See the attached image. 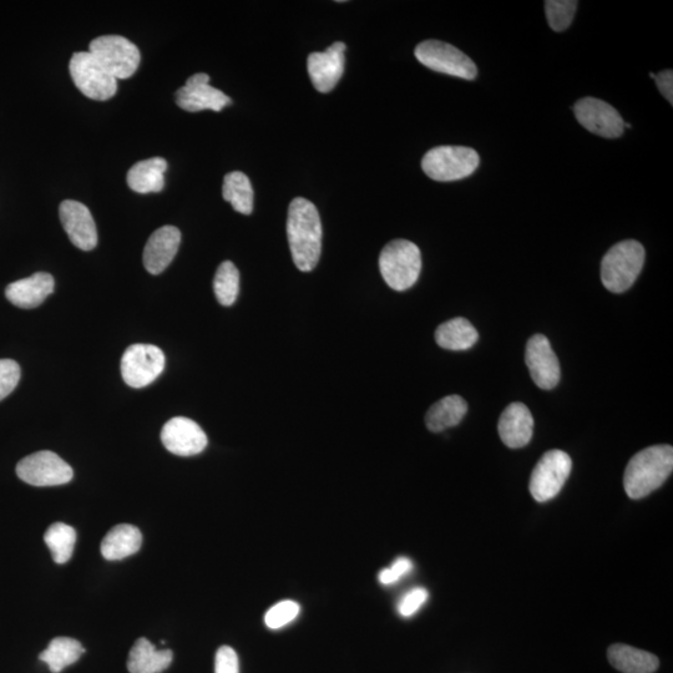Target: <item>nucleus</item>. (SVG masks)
<instances>
[{
    "label": "nucleus",
    "instance_id": "f257e3e1",
    "mask_svg": "<svg viewBox=\"0 0 673 673\" xmlns=\"http://www.w3.org/2000/svg\"><path fill=\"white\" fill-rule=\"evenodd\" d=\"M287 237L298 270L310 272L320 261L322 222L311 201L296 197L288 207Z\"/></svg>",
    "mask_w": 673,
    "mask_h": 673
},
{
    "label": "nucleus",
    "instance_id": "f03ea898",
    "mask_svg": "<svg viewBox=\"0 0 673 673\" xmlns=\"http://www.w3.org/2000/svg\"><path fill=\"white\" fill-rule=\"evenodd\" d=\"M673 470L671 445H654L641 450L627 464L624 477L625 492L629 498L647 497L669 479Z\"/></svg>",
    "mask_w": 673,
    "mask_h": 673
},
{
    "label": "nucleus",
    "instance_id": "7ed1b4c3",
    "mask_svg": "<svg viewBox=\"0 0 673 673\" xmlns=\"http://www.w3.org/2000/svg\"><path fill=\"white\" fill-rule=\"evenodd\" d=\"M644 246L635 240L612 246L601 262V281L606 290L624 293L634 285L644 267Z\"/></svg>",
    "mask_w": 673,
    "mask_h": 673
},
{
    "label": "nucleus",
    "instance_id": "20e7f679",
    "mask_svg": "<svg viewBox=\"0 0 673 673\" xmlns=\"http://www.w3.org/2000/svg\"><path fill=\"white\" fill-rule=\"evenodd\" d=\"M379 270L393 290L406 291L416 285L422 271L421 250L407 240L389 242L379 256Z\"/></svg>",
    "mask_w": 673,
    "mask_h": 673
},
{
    "label": "nucleus",
    "instance_id": "39448f33",
    "mask_svg": "<svg viewBox=\"0 0 673 673\" xmlns=\"http://www.w3.org/2000/svg\"><path fill=\"white\" fill-rule=\"evenodd\" d=\"M479 163V155L474 149L465 146H438L424 155L422 169L432 180L449 182L472 175L478 169Z\"/></svg>",
    "mask_w": 673,
    "mask_h": 673
},
{
    "label": "nucleus",
    "instance_id": "423d86ee",
    "mask_svg": "<svg viewBox=\"0 0 673 673\" xmlns=\"http://www.w3.org/2000/svg\"><path fill=\"white\" fill-rule=\"evenodd\" d=\"M89 53L116 80L133 77L141 60L138 47L120 35H103L94 39Z\"/></svg>",
    "mask_w": 673,
    "mask_h": 673
},
{
    "label": "nucleus",
    "instance_id": "0eeeda50",
    "mask_svg": "<svg viewBox=\"0 0 673 673\" xmlns=\"http://www.w3.org/2000/svg\"><path fill=\"white\" fill-rule=\"evenodd\" d=\"M416 58L424 67L450 77L474 80L478 75L477 65L459 49L439 40H427L416 48Z\"/></svg>",
    "mask_w": 673,
    "mask_h": 673
},
{
    "label": "nucleus",
    "instance_id": "6e6552de",
    "mask_svg": "<svg viewBox=\"0 0 673 673\" xmlns=\"http://www.w3.org/2000/svg\"><path fill=\"white\" fill-rule=\"evenodd\" d=\"M573 468L570 455L554 449L545 453L531 474L529 489L539 503L554 499L563 489Z\"/></svg>",
    "mask_w": 673,
    "mask_h": 673
},
{
    "label": "nucleus",
    "instance_id": "1a4fd4ad",
    "mask_svg": "<svg viewBox=\"0 0 673 673\" xmlns=\"http://www.w3.org/2000/svg\"><path fill=\"white\" fill-rule=\"evenodd\" d=\"M165 354L153 344H133L121 358V376L128 386L148 387L165 369Z\"/></svg>",
    "mask_w": 673,
    "mask_h": 673
},
{
    "label": "nucleus",
    "instance_id": "9d476101",
    "mask_svg": "<svg viewBox=\"0 0 673 673\" xmlns=\"http://www.w3.org/2000/svg\"><path fill=\"white\" fill-rule=\"evenodd\" d=\"M69 70L75 86L89 99L109 100L118 91V80L106 72L89 52L75 53Z\"/></svg>",
    "mask_w": 673,
    "mask_h": 673
},
{
    "label": "nucleus",
    "instance_id": "9b49d317",
    "mask_svg": "<svg viewBox=\"0 0 673 673\" xmlns=\"http://www.w3.org/2000/svg\"><path fill=\"white\" fill-rule=\"evenodd\" d=\"M17 474L23 482L34 487H57L68 484L74 477L72 467L58 454L49 450L28 455L20 460Z\"/></svg>",
    "mask_w": 673,
    "mask_h": 673
},
{
    "label": "nucleus",
    "instance_id": "f8f14e48",
    "mask_svg": "<svg viewBox=\"0 0 673 673\" xmlns=\"http://www.w3.org/2000/svg\"><path fill=\"white\" fill-rule=\"evenodd\" d=\"M576 120L590 133L616 139L624 134L625 121L614 106L596 98H584L574 106Z\"/></svg>",
    "mask_w": 673,
    "mask_h": 673
},
{
    "label": "nucleus",
    "instance_id": "ddd939ff",
    "mask_svg": "<svg viewBox=\"0 0 673 673\" xmlns=\"http://www.w3.org/2000/svg\"><path fill=\"white\" fill-rule=\"evenodd\" d=\"M525 362L536 386L545 391L558 386L561 374L559 359L544 335H535L529 339Z\"/></svg>",
    "mask_w": 673,
    "mask_h": 673
},
{
    "label": "nucleus",
    "instance_id": "4468645a",
    "mask_svg": "<svg viewBox=\"0 0 673 673\" xmlns=\"http://www.w3.org/2000/svg\"><path fill=\"white\" fill-rule=\"evenodd\" d=\"M210 77L205 73L192 75L182 88L177 90L176 103L182 110L199 113L202 110L221 111L232 100L221 90L212 88Z\"/></svg>",
    "mask_w": 673,
    "mask_h": 673
},
{
    "label": "nucleus",
    "instance_id": "2eb2a0df",
    "mask_svg": "<svg viewBox=\"0 0 673 673\" xmlns=\"http://www.w3.org/2000/svg\"><path fill=\"white\" fill-rule=\"evenodd\" d=\"M346 44H332L326 52L311 53L307 59L308 74L317 91L330 93L341 80L346 67Z\"/></svg>",
    "mask_w": 673,
    "mask_h": 673
},
{
    "label": "nucleus",
    "instance_id": "dca6fc26",
    "mask_svg": "<svg viewBox=\"0 0 673 673\" xmlns=\"http://www.w3.org/2000/svg\"><path fill=\"white\" fill-rule=\"evenodd\" d=\"M161 440L170 453L179 457H192L207 447V435L199 424L189 418L170 419L161 430Z\"/></svg>",
    "mask_w": 673,
    "mask_h": 673
},
{
    "label": "nucleus",
    "instance_id": "f3484780",
    "mask_svg": "<svg viewBox=\"0 0 673 673\" xmlns=\"http://www.w3.org/2000/svg\"><path fill=\"white\" fill-rule=\"evenodd\" d=\"M60 220L74 246L83 251L98 245V231L88 207L78 201H63L59 209Z\"/></svg>",
    "mask_w": 673,
    "mask_h": 673
},
{
    "label": "nucleus",
    "instance_id": "a211bd4d",
    "mask_svg": "<svg viewBox=\"0 0 673 673\" xmlns=\"http://www.w3.org/2000/svg\"><path fill=\"white\" fill-rule=\"evenodd\" d=\"M181 232L175 226H164L150 236L144 249V266L151 275H160L169 267L179 251Z\"/></svg>",
    "mask_w": 673,
    "mask_h": 673
},
{
    "label": "nucleus",
    "instance_id": "6ab92c4d",
    "mask_svg": "<svg viewBox=\"0 0 673 673\" xmlns=\"http://www.w3.org/2000/svg\"><path fill=\"white\" fill-rule=\"evenodd\" d=\"M498 432L506 447L524 448L534 433V418L523 403H511L499 419Z\"/></svg>",
    "mask_w": 673,
    "mask_h": 673
},
{
    "label": "nucleus",
    "instance_id": "aec40b11",
    "mask_svg": "<svg viewBox=\"0 0 673 673\" xmlns=\"http://www.w3.org/2000/svg\"><path fill=\"white\" fill-rule=\"evenodd\" d=\"M54 288L53 276L49 273L39 272L24 278V280L10 283L5 290V296L14 306L30 310V308L42 305L52 295Z\"/></svg>",
    "mask_w": 673,
    "mask_h": 673
},
{
    "label": "nucleus",
    "instance_id": "412c9836",
    "mask_svg": "<svg viewBox=\"0 0 673 673\" xmlns=\"http://www.w3.org/2000/svg\"><path fill=\"white\" fill-rule=\"evenodd\" d=\"M143 544V534L136 526L120 524L105 535L101 554L109 561L123 560L138 553Z\"/></svg>",
    "mask_w": 673,
    "mask_h": 673
},
{
    "label": "nucleus",
    "instance_id": "4be33fe9",
    "mask_svg": "<svg viewBox=\"0 0 673 673\" xmlns=\"http://www.w3.org/2000/svg\"><path fill=\"white\" fill-rule=\"evenodd\" d=\"M168 161L163 158H151L135 164L128 172V185L138 194H151L163 191Z\"/></svg>",
    "mask_w": 673,
    "mask_h": 673
},
{
    "label": "nucleus",
    "instance_id": "5701e85b",
    "mask_svg": "<svg viewBox=\"0 0 673 673\" xmlns=\"http://www.w3.org/2000/svg\"><path fill=\"white\" fill-rule=\"evenodd\" d=\"M172 659V651L158 650L148 639L141 637L130 651L128 670L130 673H161L168 669Z\"/></svg>",
    "mask_w": 673,
    "mask_h": 673
},
{
    "label": "nucleus",
    "instance_id": "b1692460",
    "mask_svg": "<svg viewBox=\"0 0 673 673\" xmlns=\"http://www.w3.org/2000/svg\"><path fill=\"white\" fill-rule=\"evenodd\" d=\"M607 656L610 664L622 673H654L660 666L655 655L629 645H612Z\"/></svg>",
    "mask_w": 673,
    "mask_h": 673
},
{
    "label": "nucleus",
    "instance_id": "393cba45",
    "mask_svg": "<svg viewBox=\"0 0 673 673\" xmlns=\"http://www.w3.org/2000/svg\"><path fill=\"white\" fill-rule=\"evenodd\" d=\"M479 333L465 318H453L442 323L435 331V341L449 351H467L478 342Z\"/></svg>",
    "mask_w": 673,
    "mask_h": 673
},
{
    "label": "nucleus",
    "instance_id": "a878e982",
    "mask_svg": "<svg viewBox=\"0 0 673 673\" xmlns=\"http://www.w3.org/2000/svg\"><path fill=\"white\" fill-rule=\"evenodd\" d=\"M467 412V402L454 394V396L444 397L433 404L427 416H425V424H427L430 432L440 433L462 422Z\"/></svg>",
    "mask_w": 673,
    "mask_h": 673
},
{
    "label": "nucleus",
    "instance_id": "bb28decb",
    "mask_svg": "<svg viewBox=\"0 0 673 673\" xmlns=\"http://www.w3.org/2000/svg\"><path fill=\"white\" fill-rule=\"evenodd\" d=\"M84 652L85 649L79 641L70 637H55L48 649L39 655V660L45 662L53 673H60L79 661Z\"/></svg>",
    "mask_w": 673,
    "mask_h": 673
},
{
    "label": "nucleus",
    "instance_id": "cd10ccee",
    "mask_svg": "<svg viewBox=\"0 0 673 673\" xmlns=\"http://www.w3.org/2000/svg\"><path fill=\"white\" fill-rule=\"evenodd\" d=\"M222 196L230 202L235 211L242 215L252 214L253 189L249 177L244 172L234 171L225 176Z\"/></svg>",
    "mask_w": 673,
    "mask_h": 673
},
{
    "label": "nucleus",
    "instance_id": "c85d7f7f",
    "mask_svg": "<svg viewBox=\"0 0 673 673\" xmlns=\"http://www.w3.org/2000/svg\"><path fill=\"white\" fill-rule=\"evenodd\" d=\"M44 541L55 563L63 565L72 559L77 544V531L70 525L55 523L45 531Z\"/></svg>",
    "mask_w": 673,
    "mask_h": 673
},
{
    "label": "nucleus",
    "instance_id": "c756f323",
    "mask_svg": "<svg viewBox=\"0 0 673 673\" xmlns=\"http://www.w3.org/2000/svg\"><path fill=\"white\" fill-rule=\"evenodd\" d=\"M214 291L222 306L229 307L236 302L240 291V272L231 261L222 262L217 268Z\"/></svg>",
    "mask_w": 673,
    "mask_h": 673
},
{
    "label": "nucleus",
    "instance_id": "7c9ffc66",
    "mask_svg": "<svg viewBox=\"0 0 673 673\" xmlns=\"http://www.w3.org/2000/svg\"><path fill=\"white\" fill-rule=\"evenodd\" d=\"M579 3L576 0H548L545 2L546 18L555 32H564L573 23Z\"/></svg>",
    "mask_w": 673,
    "mask_h": 673
},
{
    "label": "nucleus",
    "instance_id": "2f4dec72",
    "mask_svg": "<svg viewBox=\"0 0 673 673\" xmlns=\"http://www.w3.org/2000/svg\"><path fill=\"white\" fill-rule=\"evenodd\" d=\"M301 606L295 601H281L273 605L270 610L266 612L265 624L268 629L278 630L283 626L291 624L293 620L300 615Z\"/></svg>",
    "mask_w": 673,
    "mask_h": 673
},
{
    "label": "nucleus",
    "instance_id": "473e14b6",
    "mask_svg": "<svg viewBox=\"0 0 673 673\" xmlns=\"http://www.w3.org/2000/svg\"><path fill=\"white\" fill-rule=\"evenodd\" d=\"M19 379V364L12 359H0V401L17 388Z\"/></svg>",
    "mask_w": 673,
    "mask_h": 673
},
{
    "label": "nucleus",
    "instance_id": "72a5a7b5",
    "mask_svg": "<svg viewBox=\"0 0 673 673\" xmlns=\"http://www.w3.org/2000/svg\"><path fill=\"white\" fill-rule=\"evenodd\" d=\"M428 596V591L424 588H416L407 592V594L403 596V599L399 601V615L403 617H411L414 614H417V612L422 609L425 602H427Z\"/></svg>",
    "mask_w": 673,
    "mask_h": 673
},
{
    "label": "nucleus",
    "instance_id": "f704fd0d",
    "mask_svg": "<svg viewBox=\"0 0 673 673\" xmlns=\"http://www.w3.org/2000/svg\"><path fill=\"white\" fill-rule=\"evenodd\" d=\"M413 569L412 561L408 558H398L394 563L389 566L387 569H383L378 575L379 583L383 585H392L401 580L403 576L411 573Z\"/></svg>",
    "mask_w": 673,
    "mask_h": 673
},
{
    "label": "nucleus",
    "instance_id": "c9c22d12",
    "mask_svg": "<svg viewBox=\"0 0 673 673\" xmlns=\"http://www.w3.org/2000/svg\"><path fill=\"white\" fill-rule=\"evenodd\" d=\"M215 673H240L239 656L230 646H221L216 652Z\"/></svg>",
    "mask_w": 673,
    "mask_h": 673
},
{
    "label": "nucleus",
    "instance_id": "e433bc0d",
    "mask_svg": "<svg viewBox=\"0 0 673 673\" xmlns=\"http://www.w3.org/2000/svg\"><path fill=\"white\" fill-rule=\"evenodd\" d=\"M655 82L661 94L665 96L670 104H673V72L672 70H664L660 74L655 75Z\"/></svg>",
    "mask_w": 673,
    "mask_h": 673
}]
</instances>
